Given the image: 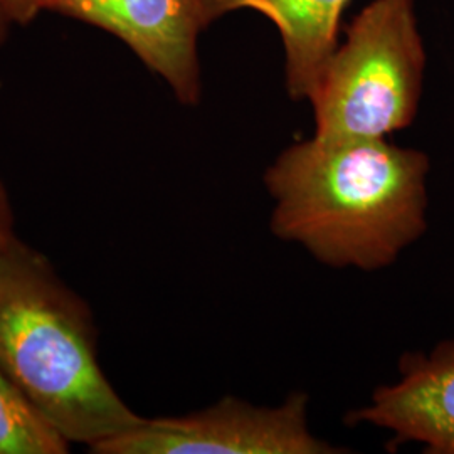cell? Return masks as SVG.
<instances>
[{"mask_svg": "<svg viewBox=\"0 0 454 454\" xmlns=\"http://www.w3.org/2000/svg\"><path fill=\"white\" fill-rule=\"evenodd\" d=\"M221 17L215 0H106L90 24L123 41L182 105L202 97L199 35Z\"/></svg>", "mask_w": 454, "mask_h": 454, "instance_id": "cell-5", "label": "cell"}, {"mask_svg": "<svg viewBox=\"0 0 454 454\" xmlns=\"http://www.w3.org/2000/svg\"><path fill=\"white\" fill-rule=\"evenodd\" d=\"M5 24H7V20L4 19V16H2V12H0V33L4 31V27H5Z\"/></svg>", "mask_w": 454, "mask_h": 454, "instance_id": "cell-11", "label": "cell"}, {"mask_svg": "<svg viewBox=\"0 0 454 454\" xmlns=\"http://www.w3.org/2000/svg\"><path fill=\"white\" fill-rule=\"evenodd\" d=\"M429 157L387 138H309L264 174L271 231L332 268H387L427 229Z\"/></svg>", "mask_w": 454, "mask_h": 454, "instance_id": "cell-1", "label": "cell"}, {"mask_svg": "<svg viewBox=\"0 0 454 454\" xmlns=\"http://www.w3.org/2000/svg\"><path fill=\"white\" fill-rule=\"evenodd\" d=\"M71 441L0 371V454H66Z\"/></svg>", "mask_w": 454, "mask_h": 454, "instance_id": "cell-8", "label": "cell"}, {"mask_svg": "<svg viewBox=\"0 0 454 454\" xmlns=\"http://www.w3.org/2000/svg\"><path fill=\"white\" fill-rule=\"evenodd\" d=\"M345 422L371 424L392 434L390 446L419 442L424 453L454 454V340L431 352H407L399 379L372 394Z\"/></svg>", "mask_w": 454, "mask_h": 454, "instance_id": "cell-6", "label": "cell"}, {"mask_svg": "<svg viewBox=\"0 0 454 454\" xmlns=\"http://www.w3.org/2000/svg\"><path fill=\"white\" fill-rule=\"evenodd\" d=\"M106 0H0L4 19L27 24L41 11H54L63 16L76 17L90 24L91 17Z\"/></svg>", "mask_w": 454, "mask_h": 454, "instance_id": "cell-9", "label": "cell"}, {"mask_svg": "<svg viewBox=\"0 0 454 454\" xmlns=\"http://www.w3.org/2000/svg\"><path fill=\"white\" fill-rule=\"evenodd\" d=\"M309 395L294 392L281 406H253L226 395L179 418H144L93 446L95 454H337L309 427Z\"/></svg>", "mask_w": 454, "mask_h": 454, "instance_id": "cell-4", "label": "cell"}, {"mask_svg": "<svg viewBox=\"0 0 454 454\" xmlns=\"http://www.w3.org/2000/svg\"><path fill=\"white\" fill-rule=\"evenodd\" d=\"M426 71L414 0H373L325 66L309 101L322 140L387 138L412 125Z\"/></svg>", "mask_w": 454, "mask_h": 454, "instance_id": "cell-3", "label": "cell"}, {"mask_svg": "<svg viewBox=\"0 0 454 454\" xmlns=\"http://www.w3.org/2000/svg\"><path fill=\"white\" fill-rule=\"evenodd\" d=\"M16 214L12 199L0 177V253L16 238Z\"/></svg>", "mask_w": 454, "mask_h": 454, "instance_id": "cell-10", "label": "cell"}, {"mask_svg": "<svg viewBox=\"0 0 454 454\" xmlns=\"http://www.w3.org/2000/svg\"><path fill=\"white\" fill-rule=\"evenodd\" d=\"M221 17L254 11L281 37L285 84L292 99H309L325 66L339 48V29L350 0H215Z\"/></svg>", "mask_w": 454, "mask_h": 454, "instance_id": "cell-7", "label": "cell"}, {"mask_svg": "<svg viewBox=\"0 0 454 454\" xmlns=\"http://www.w3.org/2000/svg\"><path fill=\"white\" fill-rule=\"evenodd\" d=\"M0 371L66 438L90 450L144 419L99 365L90 305L17 236L0 253Z\"/></svg>", "mask_w": 454, "mask_h": 454, "instance_id": "cell-2", "label": "cell"}]
</instances>
